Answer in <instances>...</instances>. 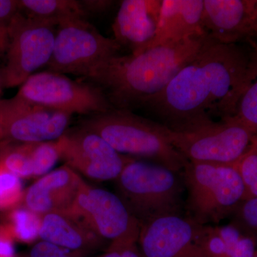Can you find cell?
<instances>
[{
    "mask_svg": "<svg viewBox=\"0 0 257 257\" xmlns=\"http://www.w3.org/2000/svg\"><path fill=\"white\" fill-rule=\"evenodd\" d=\"M209 37L200 34L152 47L140 55L113 56L85 79L100 88L114 109H142L197 55Z\"/></svg>",
    "mask_w": 257,
    "mask_h": 257,
    "instance_id": "7a4b0ae2",
    "label": "cell"
},
{
    "mask_svg": "<svg viewBox=\"0 0 257 257\" xmlns=\"http://www.w3.org/2000/svg\"><path fill=\"white\" fill-rule=\"evenodd\" d=\"M203 10L204 0H162L152 47L207 33L203 27Z\"/></svg>",
    "mask_w": 257,
    "mask_h": 257,
    "instance_id": "e0dca14e",
    "label": "cell"
},
{
    "mask_svg": "<svg viewBox=\"0 0 257 257\" xmlns=\"http://www.w3.org/2000/svg\"><path fill=\"white\" fill-rule=\"evenodd\" d=\"M40 237L70 251L84 249L101 239L68 214L59 212L42 215Z\"/></svg>",
    "mask_w": 257,
    "mask_h": 257,
    "instance_id": "ac0fdd59",
    "label": "cell"
},
{
    "mask_svg": "<svg viewBox=\"0 0 257 257\" xmlns=\"http://www.w3.org/2000/svg\"><path fill=\"white\" fill-rule=\"evenodd\" d=\"M256 0H204V30L220 43L239 44L253 37V18Z\"/></svg>",
    "mask_w": 257,
    "mask_h": 257,
    "instance_id": "9a60e30c",
    "label": "cell"
},
{
    "mask_svg": "<svg viewBox=\"0 0 257 257\" xmlns=\"http://www.w3.org/2000/svg\"><path fill=\"white\" fill-rule=\"evenodd\" d=\"M162 0H124L112 25L114 40L130 54L151 48L158 28Z\"/></svg>",
    "mask_w": 257,
    "mask_h": 257,
    "instance_id": "5bb4252c",
    "label": "cell"
},
{
    "mask_svg": "<svg viewBox=\"0 0 257 257\" xmlns=\"http://www.w3.org/2000/svg\"><path fill=\"white\" fill-rule=\"evenodd\" d=\"M30 257H76L70 250L42 241L32 248Z\"/></svg>",
    "mask_w": 257,
    "mask_h": 257,
    "instance_id": "83f0119b",
    "label": "cell"
},
{
    "mask_svg": "<svg viewBox=\"0 0 257 257\" xmlns=\"http://www.w3.org/2000/svg\"><path fill=\"white\" fill-rule=\"evenodd\" d=\"M253 257H257V249L256 251V253H255L254 256H253Z\"/></svg>",
    "mask_w": 257,
    "mask_h": 257,
    "instance_id": "8d00e7d4",
    "label": "cell"
},
{
    "mask_svg": "<svg viewBox=\"0 0 257 257\" xmlns=\"http://www.w3.org/2000/svg\"><path fill=\"white\" fill-rule=\"evenodd\" d=\"M111 246H124L138 241L140 224L132 216L117 194L94 188L86 182L67 213Z\"/></svg>",
    "mask_w": 257,
    "mask_h": 257,
    "instance_id": "30bf717a",
    "label": "cell"
},
{
    "mask_svg": "<svg viewBox=\"0 0 257 257\" xmlns=\"http://www.w3.org/2000/svg\"><path fill=\"white\" fill-rule=\"evenodd\" d=\"M3 133H2L1 127H0V142L3 141Z\"/></svg>",
    "mask_w": 257,
    "mask_h": 257,
    "instance_id": "e575fe53",
    "label": "cell"
},
{
    "mask_svg": "<svg viewBox=\"0 0 257 257\" xmlns=\"http://www.w3.org/2000/svg\"><path fill=\"white\" fill-rule=\"evenodd\" d=\"M5 223L15 239L21 242L32 243L40 237L42 215L27 207L12 209Z\"/></svg>",
    "mask_w": 257,
    "mask_h": 257,
    "instance_id": "7402d4cb",
    "label": "cell"
},
{
    "mask_svg": "<svg viewBox=\"0 0 257 257\" xmlns=\"http://www.w3.org/2000/svg\"><path fill=\"white\" fill-rule=\"evenodd\" d=\"M121 47L114 38L101 35L86 19L61 23L57 28L49 71L82 76L104 61L119 55Z\"/></svg>",
    "mask_w": 257,
    "mask_h": 257,
    "instance_id": "52a82bcc",
    "label": "cell"
},
{
    "mask_svg": "<svg viewBox=\"0 0 257 257\" xmlns=\"http://www.w3.org/2000/svg\"><path fill=\"white\" fill-rule=\"evenodd\" d=\"M82 4L88 14L101 13L111 8L114 2L108 0H82Z\"/></svg>",
    "mask_w": 257,
    "mask_h": 257,
    "instance_id": "f546056e",
    "label": "cell"
},
{
    "mask_svg": "<svg viewBox=\"0 0 257 257\" xmlns=\"http://www.w3.org/2000/svg\"><path fill=\"white\" fill-rule=\"evenodd\" d=\"M117 195L139 224L172 215H185L182 172L133 159L115 179Z\"/></svg>",
    "mask_w": 257,
    "mask_h": 257,
    "instance_id": "277c9868",
    "label": "cell"
},
{
    "mask_svg": "<svg viewBox=\"0 0 257 257\" xmlns=\"http://www.w3.org/2000/svg\"><path fill=\"white\" fill-rule=\"evenodd\" d=\"M2 56H3L2 52H0V58H1ZM1 69H2V65H0V99H1V95L2 92H3V87H2V83H1Z\"/></svg>",
    "mask_w": 257,
    "mask_h": 257,
    "instance_id": "836d02e7",
    "label": "cell"
},
{
    "mask_svg": "<svg viewBox=\"0 0 257 257\" xmlns=\"http://www.w3.org/2000/svg\"><path fill=\"white\" fill-rule=\"evenodd\" d=\"M121 257H141L137 250L135 243L126 245L121 247Z\"/></svg>",
    "mask_w": 257,
    "mask_h": 257,
    "instance_id": "4dcf8cb0",
    "label": "cell"
},
{
    "mask_svg": "<svg viewBox=\"0 0 257 257\" xmlns=\"http://www.w3.org/2000/svg\"><path fill=\"white\" fill-rule=\"evenodd\" d=\"M230 221L254 238L257 242V197L243 201L230 218Z\"/></svg>",
    "mask_w": 257,
    "mask_h": 257,
    "instance_id": "484cf974",
    "label": "cell"
},
{
    "mask_svg": "<svg viewBox=\"0 0 257 257\" xmlns=\"http://www.w3.org/2000/svg\"><path fill=\"white\" fill-rule=\"evenodd\" d=\"M79 126L99 135L121 155L182 172L188 160L170 143L169 128L127 109H111L88 116Z\"/></svg>",
    "mask_w": 257,
    "mask_h": 257,
    "instance_id": "3957f363",
    "label": "cell"
},
{
    "mask_svg": "<svg viewBox=\"0 0 257 257\" xmlns=\"http://www.w3.org/2000/svg\"><path fill=\"white\" fill-rule=\"evenodd\" d=\"M18 0H0V52L5 55L12 21L18 13Z\"/></svg>",
    "mask_w": 257,
    "mask_h": 257,
    "instance_id": "4316f807",
    "label": "cell"
},
{
    "mask_svg": "<svg viewBox=\"0 0 257 257\" xmlns=\"http://www.w3.org/2000/svg\"><path fill=\"white\" fill-rule=\"evenodd\" d=\"M72 114L27 102L0 99L3 140L20 143L57 141L68 130Z\"/></svg>",
    "mask_w": 257,
    "mask_h": 257,
    "instance_id": "8fae6325",
    "label": "cell"
},
{
    "mask_svg": "<svg viewBox=\"0 0 257 257\" xmlns=\"http://www.w3.org/2000/svg\"><path fill=\"white\" fill-rule=\"evenodd\" d=\"M16 97L69 114L92 116L113 109L100 88L52 71L36 72L20 86Z\"/></svg>",
    "mask_w": 257,
    "mask_h": 257,
    "instance_id": "ba28073f",
    "label": "cell"
},
{
    "mask_svg": "<svg viewBox=\"0 0 257 257\" xmlns=\"http://www.w3.org/2000/svg\"><path fill=\"white\" fill-rule=\"evenodd\" d=\"M256 134L232 116L190 132L169 130L170 143L189 162L233 165L246 153Z\"/></svg>",
    "mask_w": 257,
    "mask_h": 257,
    "instance_id": "9c48e42d",
    "label": "cell"
},
{
    "mask_svg": "<svg viewBox=\"0 0 257 257\" xmlns=\"http://www.w3.org/2000/svg\"><path fill=\"white\" fill-rule=\"evenodd\" d=\"M84 181L67 165L43 176L25 193V207L40 214H67L72 209Z\"/></svg>",
    "mask_w": 257,
    "mask_h": 257,
    "instance_id": "2e32d148",
    "label": "cell"
},
{
    "mask_svg": "<svg viewBox=\"0 0 257 257\" xmlns=\"http://www.w3.org/2000/svg\"><path fill=\"white\" fill-rule=\"evenodd\" d=\"M56 142L66 165L96 180H115L133 159L121 155L99 135L80 126L67 130Z\"/></svg>",
    "mask_w": 257,
    "mask_h": 257,
    "instance_id": "7c38bea8",
    "label": "cell"
},
{
    "mask_svg": "<svg viewBox=\"0 0 257 257\" xmlns=\"http://www.w3.org/2000/svg\"><path fill=\"white\" fill-rule=\"evenodd\" d=\"M0 167L20 179L35 177L30 143L0 142Z\"/></svg>",
    "mask_w": 257,
    "mask_h": 257,
    "instance_id": "44dd1931",
    "label": "cell"
},
{
    "mask_svg": "<svg viewBox=\"0 0 257 257\" xmlns=\"http://www.w3.org/2000/svg\"><path fill=\"white\" fill-rule=\"evenodd\" d=\"M30 145L35 177L47 175L60 159L57 142L32 143Z\"/></svg>",
    "mask_w": 257,
    "mask_h": 257,
    "instance_id": "cb8c5ba5",
    "label": "cell"
},
{
    "mask_svg": "<svg viewBox=\"0 0 257 257\" xmlns=\"http://www.w3.org/2000/svg\"><path fill=\"white\" fill-rule=\"evenodd\" d=\"M234 165L243 179L247 199L257 197V143L252 140L247 151Z\"/></svg>",
    "mask_w": 257,
    "mask_h": 257,
    "instance_id": "d4e9b609",
    "label": "cell"
},
{
    "mask_svg": "<svg viewBox=\"0 0 257 257\" xmlns=\"http://www.w3.org/2000/svg\"><path fill=\"white\" fill-rule=\"evenodd\" d=\"M121 247H111L102 257H121Z\"/></svg>",
    "mask_w": 257,
    "mask_h": 257,
    "instance_id": "1f68e13d",
    "label": "cell"
},
{
    "mask_svg": "<svg viewBox=\"0 0 257 257\" xmlns=\"http://www.w3.org/2000/svg\"><path fill=\"white\" fill-rule=\"evenodd\" d=\"M185 216L198 225H218L230 219L247 199L239 171L233 165L189 162L182 172Z\"/></svg>",
    "mask_w": 257,
    "mask_h": 257,
    "instance_id": "5b68a950",
    "label": "cell"
},
{
    "mask_svg": "<svg viewBox=\"0 0 257 257\" xmlns=\"http://www.w3.org/2000/svg\"><path fill=\"white\" fill-rule=\"evenodd\" d=\"M14 239L6 223H0V257H14Z\"/></svg>",
    "mask_w": 257,
    "mask_h": 257,
    "instance_id": "f1b7e54d",
    "label": "cell"
},
{
    "mask_svg": "<svg viewBox=\"0 0 257 257\" xmlns=\"http://www.w3.org/2000/svg\"><path fill=\"white\" fill-rule=\"evenodd\" d=\"M251 58L243 92L234 116L257 134V43L250 41Z\"/></svg>",
    "mask_w": 257,
    "mask_h": 257,
    "instance_id": "ffe728a7",
    "label": "cell"
},
{
    "mask_svg": "<svg viewBox=\"0 0 257 257\" xmlns=\"http://www.w3.org/2000/svg\"><path fill=\"white\" fill-rule=\"evenodd\" d=\"M253 37H257V1L255 5L254 13H253Z\"/></svg>",
    "mask_w": 257,
    "mask_h": 257,
    "instance_id": "d6a6232c",
    "label": "cell"
},
{
    "mask_svg": "<svg viewBox=\"0 0 257 257\" xmlns=\"http://www.w3.org/2000/svg\"><path fill=\"white\" fill-rule=\"evenodd\" d=\"M25 193L20 177L0 167V211L18 207Z\"/></svg>",
    "mask_w": 257,
    "mask_h": 257,
    "instance_id": "603a6c76",
    "label": "cell"
},
{
    "mask_svg": "<svg viewBox=\"0 0 257 257\" xmlns=\"http://www.w3.org/2000/svg\"><path fill=\"white\" fill-rule=\"evenodd\" d=\"M18 10L28 18L58 26L76 19H86L88 14L81 1L76 0H18Z\"/></svg>",
    "mask_w": 257,
    "mask_h": 257,
    "instance_id": "d6986e66",
    "label": "cell"
},
{
    "mask_svg": "<svg viewBox=\"0 0 257 257\" xmlns=\"http://www.w3.org/2000/svg\"><path fill=\"white\" fill-rule=\"evenodd\" d=\"M253 141H254L255 143H257V134L254 137H253Z\"/></svg>",
    "mask_w": 257,
    "mask_h": 257,
    "instance_id": "d590c367",
    "label": "cell"
},
{
    "mask_svg": "<svg viewBox=\"0 0 257 257\" xmlns=\"http://www.w3.org/2000/svg\"><path fill=\"white\" fill-rule=\"evenodd\" d=\"M251 52V47L220 43L209 37L197 55L142 109L178 133L232 117L246 82Z\"/></svg>",
    "mask_w": 257,
    "mask_h": 257,
    "instance_id": "6da1fadb",
    "label": "cell"
},
{
    "mask_svg": "<svg viewBox=\"0 0 257 257\" xmlns=\"http://www.w3.org/2000/svg\"><path fill=\"white\" fill-rule=\"evenodd\" d=\"M138 241L145 257H207L198 242L197 224L185 215L142 224Z\"/></svg>",
    "mask_w": 257,
    "mask_h": 257,
    "instance_id": "4fadbf2b",
    "label": "cell"
},
{
    "mask_svg": "<svg viewBox=\"0 0 257 257\" xmlns=\"http://www.w3.org/2000/svg\"><path fill=\"white\" fill-rule=\"evenodd\" d=\"M57 26L18 13L9 29L5 62L2 66L3 89L21 86L52 57Z\"/></svg>",
    "mask_w": 257,
    "mask_h": 257,
    "instance_id": "8992f818",
    "label": "cell"
}]
</instances>
